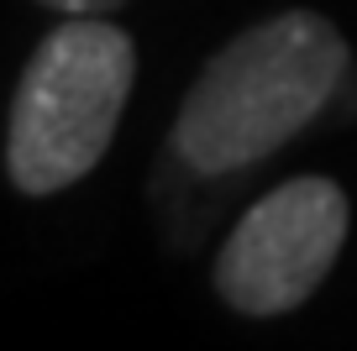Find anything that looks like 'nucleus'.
Listing matches in <instances>:
<instances>
[{
  "mask_svg": "<svg viewBox=\"0 0 357 351\" xmlns=\"http://www.w3.org/2000/svg\"><path fill=\"white\" fill-rule=\"evenodd\" d=\"M347 58L342 32L315 11H279L247 26L205 63L178 105V157L200 173H231L279 153L326 110Z\"/></svg>",
  "mask_w": 357,
  "mask_h": 351,
  "instance_id": "nucleus-1",
  "label": "nucleus"
},
{
  "mask_svg": "<svg viewBox=\"0 0 357 351\" xmlns=\"http://www.w3.org/2000/svg\"><path fill=\"white\" fill-rule=\"evenodd\" d=\"M137 79V47L100 16H68L43 37L11 100L6 173L22 194H58L105 157Z\"/></svg>",
  "mask_w": 357,
  "mask_h": 351,
  "instance_id": "nucleus-2",
  "label": "nucleus"
},
{
  "mask_svg": "<svg viewBox=\"0 0 357 351\" xmlns=\"http://www.w3.org/2000/svg\"><path fill=\"white\" fill-rule=\"evenodd\" d=\"M347 194L331 178H289L231 226L215 288L242 315H289L326 283L347 242Z\"/></svg>",
  "mask_w": 357,
  "mask_h": 351,
  "instance_id": "nucleus-3",
  "label": "nucleus"
},
{
  "mask_svg": "<svg viewBox=\"0 0 357 351\" xmlns=\"http://www.w3.org/2000/svg\"><path fill=\"white\" fill-rule=\"evenodd\" d=\"M43 6H53V11H63V16H105V11H116L121 0H43Z\"/></svg>",
  "mask_w": 357,
  "mask_h": 351,
  "instance_id": "nucleus-4",
  "label": "nucleus"
}]
</instances>
